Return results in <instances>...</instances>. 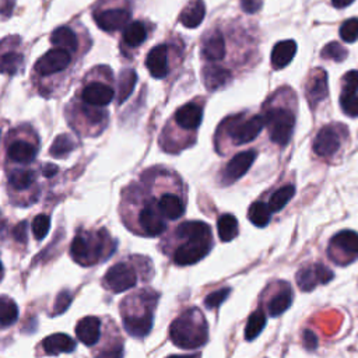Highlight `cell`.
I'll list each match as a JSON object with an SVG mask.
<instances>
[{
	"label": "cell",
	"instance_id": "1",
	"mask_svg": "<svg viewBox=\"0 0 358 358\" xmlns=\"http://www.w3.org/2000/svg\"><path fill=\"white\" fill-rule=\"evenodd\" d=\"M177 235L186 241L174 253V262L179 266L201 261L212 249V231L206 223L186 221L177 228Z\"/></svg>",
	"mask_w": 358,
	"mask_h": 358
},
{
	"label": "cell",
	"instance_id": "2",
	"mask_svg": "<svg viewBox=\"0 0 358 358\" xmlns=\"http://www.w3.org/2000/svg\"><path fill=\"white\" fill-rule=\"evenodd\" d=\"M208 324L199 310H189L175 319L170 328V337L175 346L193 350L208 341Z\"/></svg>",
	"mask_w": 358,
	"mask_h": 358
},
{
	"label": "cell",
	"instance_id": "3",
	"mask_svg": "<svg viewBox=\"0 0 358 358\" xmlns=\"http://www.w3.org/2000/svg\"><path fill=\"white\" fill-rule=\"evenodd\" d=\"M263 118L265 126L269 128L272 141L279 146H287L291 140L295 123L292 112L283 108H272Z\"/></svg>",
	"mask_w": 358,
	"mask_h": 358
},
{
	"label": "cell",
	"instance_id": "4",
	"mask_svg": "<svg viewBox=\"0 0 358 358\" xmlns=\"http://www.w3.org/2000/svg\"><path fill=\"white\" fill-rule=\"evenodd\" d=\"M102 239L99 237H92L90 234H79L72 245H70V255L72 258L83 266H90L95 263L102 255Z\"/></svg>",
	"mask_w": 358,
	"mask_h": 358
},
{
	"label": "cell",
	"instance_id": "5",
	"mask_svg": "<svg viewBox=\"0 0 358 358\" xmlns=\"http://www.w3.org/2000/svg\"><path fill=\"white\" fill-rule=\"evenodd\" d=\"M72 62V57L66 49H52L39 58L35 63V72L41 76H50L65 70Z\"/></svg>",
	"mask_w": 358,
	"mask_h": 358
},
{
	"label": "cell",
	"instance_id": "6",
	"mask_svg": "<svg viewBox=\"0 0 358 358\" xmlns=\"http://www.w3.org/2000/svg\"><path fill=\"white\" fill-rule=\"evenodd\" d=\"M263 128H265V118L257 115V117H252V118H249L243 122L232 125L228 129V133H230L232 141L237 146H241V144H246V143L253 141L261 135Z\"/></svg>",
	"mask_w": 358,
	"mask_h": 358
},
{
	"label": "cell",
	"instance_id": "7",
	"mask_svg": "<svg viewBox=\"0 0 358 358\" xmlns=\"http://www.w3.org/2000/svg\"><path fill=\"white\" fill-rule=\"evenodd\" d=\"M137 283L135 270L126 263L114 265L106 275V284L114 292H123Z\"/></svg>",
	"mask_w": 358,
	"mask_h": 358
},
{
	"label": "cell",
	"instance_id": "8",
	"mask_svg": "<svg viewBox=\"0 0 358 358\" xmlns=\"http://www.w3.org/2000/svg\"><path fill=\"white\" fill-rule=\"evenodd\" d=\"M330 280H333V272L324 265L304 268L297 273V284L302 291H312L318 284H326Z\"/></svg>",
	"mask_w": 358,
	"mask_h": 358
},
{
	"label": "cell",
	"instance_id": "9",
	"mask_svg": "<svg viewBox=\"0 0 358 358\" xmlns=\"http://www.w3.org/2000/svg\"><path fill=\"white\" fill-rule=\"evenodd\" d=\"M255 159H257V152H255L253 150L242 151L235 157H232L224 170L223 182L228 185V183H232V182L238 181L239 178H242L252 167Z\"/></svg>",
	"mask_w": 358,
	"mask_h": 358
},
{
	"label": "cell",
	"instance_id": "10",
	"mask_svg": "<svg viewBox=\"0 0 358 358\" xmlns=\"http://www.w3.org/2000/svg\"><path fill=\"white\" fill-rule=\"evenodd\" d=\"M132 13L126 9H110L97 12L94 14V20L97 26L107 32L118 31L123 27H126L130 21Z\"/></svg>",
	"mask_w": 358,
	"mask_h": 358
},
{
	"label": "cell",
	"instance_id": "11",
	"mask_svg": "<svg viewBox=\"0 0 358 358\" xmlns=\"http://www.w3.org/2000/svg\"><path fill=\"white\" fill-rule=\"evenodd\" d=\"M340 148V137L335 128L325 126L314 140V151L321 157H332Z\"/></svg>",
	"mask_w": 358,
	"mask_h": 358
},
{
	"label": "cell",
	"instance_id": "12",
	"mask_svg": "<svg viewBox=\"0 0 358 358\" xmlns=\"http://www.w3.org/2000/svg\"><path fill=\"white\" fill-rule=\"evenodd\" d=\"M146 66L155 79H164L168 74V48L167 45H157L152 48L147 58Z\"/></svg>",
	"mask_w": 358,
	"mask_h": 358
},
{
	"label": "cell",
	"instance_id": "13",
	"mask_svg": "<svg viewBox=\"0 0 358 358\" xmlns=\"http://www.w3.org/2000/svg\"><path fill=\"white\" fill-rule=\"evenodd\" d=\"M115 92L111 87H108L107 84L102 83H91L88 86H86V88L83 90L81 98L84 102L90 106H95V107H104L108 106L110 102L114 99Z\"/></svg>",
	"mask_w": 358,
	"mask_h": 358
},
{
	"label": "cell",
	"instance_id": "14",
	"mask_svg": "<svg viewBox=\"0 0 358 358\" xmlns=\"http://www.w3.org/2000/svg\"><path fill=\"white\" fill-rule=\"evenodd\" d=\"M329 92L328 87V74L326 72L318 69L306 84V98H308L311 107H317L322 102Z\"/></svg>",
	"mask_w": 358,
	"mask_h": 358
},
{
	"label": "cell",
	"instance_id": "15",
	"mask_svg": "<svg viewBox=\"0 0 358 358\" xmlns=\"http://www.w3.org/2000/svg\"><path fill=\"white\" fill-rule=\"evenodd\" d=\"M201 57L208 61L216 62L226 57V42L220 31L210 32L201 43Z\"/></svg>",
	"mask_w": 358,
	"mask_h": 358
},
{
	"label": "cell",
	"instance_id": "16",
	"mask_svg": "<svg viewBox=\"0 0 358 358\" xmlns=\"http://www.w3.org/2000/svg\"><path fill=\"white\" fill-rule=\"evenodd\" d=\"M139 224L141 230L151 237H157L166 231V223L160 213L151 206H146L139 215Z\"/></svg>",
	"mask_w": 358,
	"mask_h": 358
},
{
	"label": "cell",
	"instance_id": "17",
	"mask_svg": "<svg viewBox=\"0 0 358 358\" xmlns=\"http://www.w3.org/2000/svg\"><path fill=\"white\" fill-rule=\"evenodd\" d=\"M203 84L209 91H216L226 87L231 81V73L220 66H204L201 70Z\"/></svg>",
	"mask_w": 358,
	"mask_h": 358
},
{
	"label": "cell",
	"instance_id": "18",
	"mask_svg": "<svg viewBox=\"0 0 358 358\" xmlns=\"http://www.w3.org/2000/svg\"><path fill=\"white\" fill-rule=\"evenodd\" d=\"M297 54V43L292 39L280 41L275 45L272 50V65L276 70L284 69L290 65Z\"/></svg>",
	"mask_w": 358,
	"mask_h": 358
},
{
	"label": "cell",
	"instance_id": "19",
	"mask_svg": "<svg viewBox=\"0 0 358 358\" xmlns=\"http://www.w3.org/2000/svg\"><path fill=\"white\" fill-rule=\"evenodd\" d=\"M77 339L86 346H94L101 336V322L95 317L83 318L76 326Z\"/></svg>",
	"mask_w": 358,
	"mask_h": 358
},
{
	"label": "cell",
	"instance_id": "20",
	"mask_svg": "<svg viewBox=\"0 0 358 358\" xmlns=\"http://www.w3.org/2000/svg\"><path fill=\"white\" fill-rule=\"evenodd\" d=\"M201 119H203V111L197 104H193V102L181 107L175 114L177 123L181 128L188 130L197 129L201 123Z\"/></svg>",
	"mask_w": 358,
	"mask_h": 358
},
{
	"label": "cell",
	"instance_id": "21",
	"mask_svg": "<svg viewBox=\"0 0 358 358\" xmlns=\"http://www.w3.org/2000/svg\"><path fill=\"white\" fill-rule=\"evenodd\" d=\"M42 347L46 354L58 355L61 352H72L76 348V341L65 333H55L43 339Z\"/></svg>",
	"mask_w": 358,
	"mask_h": 358
},
{
	"label": "cell",
	"instance_id": "22",
	"mask_svg": "<svg viewBox=\"0 0 358 358\" xmlns=\"http://www.w3.org/2000/svg\"><path fill=\"white\" fill-rule=\"evenodd\" d=\"M204 16H206V5L203 0H195L181 13L179 23L186 28H196L201 24Z\"/></svg>",
	"mask_w": 358,
	"mask_h": 358
},
{
	"label": "cell",
	"instance_id": "23",
	"mask_svg": "<svg viewBox=\"0 0 358 358\" xmlns=\"http://www.w3.org/2000/svg\"><path fill=\"white\" fill-rule=\"evenodd\" d=\"M332 248L341 250L344 255H350L351 258L358 257V234L351 230L340 231L333 237Z\"/></svg>",
	"mask_w": 358,
	"mask_h": 358
},
{
	"label": "cell",
	"instance_id": "24",
	"mask_svg": "<svg viewBox=\"0 0 358 358\" xmlns=\"http://www.w3.org/2000/svg\"><path fill=\"white\" fill-rule=\"evenodd\" d=\"M123 325L129 335L133 337H144L152 326V314L148 315H123Z\"/></svg>",
	"mask_w": 358,
	"mask_h": 358
},
{
	"label": "cell",
	"instance_id": "25",
	"mask_svg": "<svg viewBox=\"0 0 358 358\" xmlns=\"http://www.w3.org/2000/svg\"><path fill=\"white\" fill-rule=\"evenodd\" d=\"M159 210L166 219L177 220V219L182 217L185 208H183L182 200L177 195L166 193L161 196V199L159 201Z\"/></svg>",
	"mask_w": 358,
	"mask_h": 358
},
{
	"label": "cell",
	"instance_id": "26",
	"mask_svg": "<svg viewBox=\"0 0 358 358\" xmlns=\"http://www.w3.org/2000/svg\"><path fill=\"white\" fill-rule=\"evenodd\" d=\"M8 155L13 161H17L21 164L31 163L37 156V147L28 141L19 140V141H14L13 144H10Z\"/></svg>",
	"mask_w": 358,
	"mask_h": 358
},
{
	"label": "cell",
	"instance_id": "27",
	"mask_svg": "<svg viewBox=\"0 0 358 358\" xmlns=\"http://www.w3.org/2000/svg\"><path fill=\"white\" fill-rule=\"evenodd\" d=\"M50 42L61 49L73 50V52L77 49V45H79L77 35L69 27L57 28L52 32V35H50Z\"/></svg>",
	"mask_w": 358,
	"mask_h": 358
},
{
	"label": "cell",
	"instance_id": "28",
	"mask_svg": "<svg viewBox=\"0 0 358 358\" xmlns=\"http://www.w3.org/2000/svg\"><path fill=\"white\" fill-rule=\"evenodd\" d=\"M137 83V74L133 69H123L118 79V99L121 104L132 95L135 86Z\"/></svg>",
	"mask_w": 358,
	"mask_h": 358
},
{
	"label": "cell",
	"instance_id": "29",
	"mask_svg": "<svg viewBox=\"0 0 358 358\" xmlns=\"http://www.w3.org/2000/svg\"><path fill=\"white\" fill-rule=\"evenodd\" d=\"M248 217L250 220V223L257 227H266L270 223V217H272V212L269 209V206L263 201H255L250 204L249 212H248Z\"/></svg>",
	"mask_w": 358,
	"mask_h": 358
},
{
	"label": "cell",
	"instance_id": "30",
	"mask_svg": "<svg viewBox=\"0 0 358 358\" xmlns=\"http://www.w3.org/2000/svg\"><path fill=\"white\" fill-rule=\"evenodd\" d=\"M294 195H295L294 185H286V186L280 188L279 190H276L268 203L270 212L276 213V212L283 210L286 208V204L294 197Z\"/></svg>",
	"mask_w": 358,
	"mask_h": 358
},
{
	"label": "cell",
	"instance_id": "31",
	"mask_svg": "<svg viewBox=\"0 0 358 358\" xmlns=\"http://www.w3.org/2000/svg\"><path fill=\"white\" fill-rule=\"evenodd\" d=\"M146 38H147V30L143 23L133 21L126 26V30L123 32V42L128 46H132V48L139 46L146 41Z\"/></svg>",
	"mask_w": 358,
	"mask_h": 358
},
{
	"label": "cell",
	"instance_id": "32",
	"mask_svg": "<svg viewBox=\"0 0 358 358\" xmlns=\"http://www.w3.org/2000/svg\"><path fill=\"white\" fill-rule=\"evenodd\" d=\"M291 304H292V291L291 290H284V291L279 292L277 295H275L270 299V302L268 305L270 317H279V315L284 314L290 308Z\"/></svg>",
	"mask_w": 358,
	"mask_h": 358
},
{
	"label": "cell",
	"instance_id": "33",
	"mask_svg": "<svg viewBox=\"0 0 358 358\" xmlns=\"http://www.w3.org/2000/svg\"><path fill=\"white\" fill-rule=\"evenodd\" d=\"M219 237L223 242H230L238 235V220L232 215H223L217 223Z\"/></svg>",
	"mask_w": 358,
	"mask_h": 358
},
{
	"label": "cell",
	"instance_id": "34",
	"mask_svg": "<svg viewBox=\"0 0 358 358\" xmlns=\"http://www.w3.org/2000/svg\"><path fill=\"white\" fill-rule=\"evenodd\" d=\"M266 326V315L263 314V311H257L253 312L249 319H248V324L245 326V339L248 341H252L257 339L262 330L265 329Z\"/></svg>",
	"mask_w": 358,
	"mask_h": 358
},
{
	"label": "cell",
	"instance_id": "35",
	"mask_svg": "<svg viewBox=\"0 0 358 358\" xmlns=\"http://www.w3.org/2000/svg\"><path fill=\"white\" fill-rule=\"evenodd\" d=\"M19 318V308L16 302L9 297H0V325H13Z\"/></svg>",
	"mask_w": 358,
	"mask_h": 358
},
{
	"label": "cell",
	"instance_id": "36",
	"mask_svg": "<svg viewBox=\"0 0 358 358\" xmlns=\"http://www.w3.org/2000/svg\"><path fill=\"white\" fill-rule=\"evenodd\" d=\"M74 147H76V143L72 139V136H69V135H59L55 139L54 144L50 146L49 152H50V156L55 157V159H62V157L68 156L70 151H73Z\"/></svg>",
	"mask_w": 358,
	"mask_h": 358
},
{
	"label": "cell",
	"instance_id": "37",
	"mask_svg": "<svg viewBox=\"0 0 358 358\" xmlns=\"http://www.w3.org/2000/svg\"><path fill=\"white\" fill-rule=\"evenodd\" d=\"M23 62H24L23 55L17 52H6L3 55H0V73L13 76L21 69Z\"/></svg>",
	"mask_w": 358,
	"mask_h": 358
},
{
	"label": "cell",
	"instance_id": "38",
	"mask_svg": "<svg viewBox=\"0 0 358 358\" xmlns=\"http://www.w3.org/2000/svg\"><path fill=\"white\" fill-rule=\"evenodd\" d=\"M34 181H35V174L34 171L30 170H19L12 172L9 177V183L16 190L28 189L34 183Z\"/></svg>",
	"mask_w": 358,
	"mask_h": 358
},
{
	"label": "cell",
	"instance_id": "39",
	"mask_svg": "<svg viewBox=\"0 0 358 358\" xmlns=\"http://www.w3.org/2000/svg\"><path fill=\"white\" fill-rule=\"evenodd\" d=\"M347 55H348L347 49L339 42H330L325 45V48L321 50V57L324 59H329L335 62H343L347 58Z\"/></svg>",
	"mask_w": 358,
	"mask_h": 358
},
{
	"label": "cell",
	"instance_id": "40",
	"mask_svg": "<svg viewBox=\"0 0 358 358\" xmlns=\"http://www.w3.org/2000/svg\"><path fill=\"white\" fill-rule=\"evenodd\" d=\"M340 37L344 42L352 43L358 39V19H348L340 27Z\"/></svg>",
	"mask_w": 358,
	"mask_h": 358
},
{
	"label": "cell",
	"instance_id": "41",
	"mask_svg": "<svg viewBox=\"0 0 358 358\" xmlns=\"http://www.w3.org/2000/svg\"><path fill=\"white\" fill-rule=\"evenodd\" d=\"M340 107L346 115L357 118L358 117V95L341 92Z\"/></svg>",
	"mask_w": 358,
	"mask_h": 358
},
{
	"label": "cell",
	"instance_id": "42",
	"mask_svg": "<svg viewBox=\"0 0 358 358\" xmlns=\"http://www.w3.org/2000/svg\"><path fill=\"white\" fill-rule=\"evenodd\" d=\"M49 227H50V220L46 215H39L34 219L32 221V234L37 239H43L48 232H49Z\"/></svg>",
	"mask_w": 358,
	"mask_h": 358
},
{
	"label": "cell",
	"instance_id": "43",
	"mask_svg": "<svg viewBox=\"0 0 358 358\" xmlns=\"http://www.w3.org/2000/svg\"><path fill=\"white\" fill-rule=\"evenodd\" d=\"M230 292H231L230 288H221L219 291H215L206 297V299H204V305H206L210 310L217 308V306H220L228 298Z\"/></svg>",
	"mask_w": 358,
	"mask_h": 358
},
{
	"label": "cell",
	"instance_id": "44",
	"mask_svg": "<svg viewBox=\"0 0 358 358\" xmlns=\"http://www.w3.org/2000/svg\"><path fill=\"white\" fill-rule=\"evenodd\" d=\"M343 92L357 94L358 91V70H350L343 76Z\"/></svg>",
	"mask_w": 358,
	"mask_h": 358
},
{
	"label": "cell",
	"instance_id": "45",
	"mask_svg": "<svg viewBox=\"0 0 358 358\" xmlns=\"http://www.w3.org/2000/svg\"><path fill=\"white\" fill-rule=\"evenodd\" d=\"M72 302V294L69 291H62L55 302V314H61L68 310V306Z\"/></svg>",
	"mask_w": 358,
	"mask_h": 358
},
{
	"label": "cell",
	"instance_id": "46",
	"mask_svg": "<svg viewBox=\"0 0 358 358\" xmlns=\"http://www.w3.org/2000/svg\"><path fill=\"white\" fill-rule=\"evenodd\" d=\"M241 8L245 13L253 14L262 9L261 0H241Z\"/></svg>",
	"mask_w": 358,
	"mask_h": 358
},
{
	"label": "cell",
	"instance_id": "47",
	"mask_svg": "<svg viewBox=\"0 0 358 358\" xmlns=\"http://www.w3.org/2000/svg\"><path fill=\"white\" fill-rule=\"evenodd\" d=\"M302 339H304L305 347L308 350H314V348L318 347V339H317V335L312 330H305Z\"/></svg>",
	"mask_w": 358,
	"mask_h": 358
},
{
	"label": "cell",
	"instance_id": "48",
	"mask_svg": "<svg viewBox=\"0 0 358 358\" xmlns=\"http://www.w3.org/2000/svg\"><path fill=\"white\" fill-rule=\"evenodd\" d=\"M13 237L20 243H26V241H27V223L26 221H21L20 224H17V227L13 230Z\"/></svg>",
	"mask_w": 358,
	"mask_h": 358
},
{
	"label": "cell",
	"instance_id": "49",
	"mask_svg": "<svg viewBox=\"0 0 358 358\" xmlns=\"http://www.w3.org/2000/svg\"><path fill=\"white\" fill-rule=\"evenodd\" d=\"M83 114L94 123L101 122L102 118H104V114H102V111H97V110H91V108H84Z\"/></svg>",
	"mask_w": 358,
	"mask_h": 358
},
{
	"label": "cell",
	"instance_id": "50",
	"mask_svg": "<svg viewBox=\"0 0 358 358\" xmlns=\"http://www.w3.org/2000/svg\"><path fill=\"white\" fill-rule=\"evenodd\" d=\"M122 357H123L122 347H115V348L101 352L97 358H122Z\"/></svg>",
	"mask_w": 358,
	"mask_h": 358
},
{
	"label": "cell",
	"instance_id": "51",
	"mask_svg": "<svg viewBox=\"0 0 358 358\" xmlns=\"http://www.w3.org/2000/svg\"><path fill=\"white\" fill-rule=\"evenodd\" d=\"M58 172V167L57 166H54V164H46V166H43V168H42V174L45 175V177H54L55 174Z\"/></svg>",
	"mask_w": 358,
	"mask_h": 358
},
{
	"label": "cell",
	"instance_id": "52",
	"mask_svg": "<svg viewBox=\"0 0 358 358\" xmlns=\"http://www.w3.org/2000/svg\"><path fill=\"white\" fill-rule=\"evenodd\" d=\"M351 3H354V0H332V5L336 9H344V8L350 6Z\"/></svg>",
	"mask_w": 358,
	"mask_h": 358
},
{
	"label": "cell",
	"instance_id": "53",
	"mask_svg": "<svg viewBox=\"0 0 358 358\" xmlns=\"http://www.w3.org/2000/svg\"><path fill=\"white\" fill-rule=\"evenodd\" d=\"M168 358H195L193 355H174V357H168Z\"/></svg>",
	"mask_w": 358,
	"mask_h": 358
},
{
	"label": "cell",
	"instance_id": "54",
	"mask_svg": "<svg viewBox=\"0 0 358 358\" xmlns=\"http://www.w3.org/2000/svg\"><path fill=\"white\" fill-rule=\"evenodd\" d=\"M2 270H3V266H2V263H0V273H2Z\"/></svg>",
	"mask_w": 358,
	"mask_h": 358
}]
</instances>
